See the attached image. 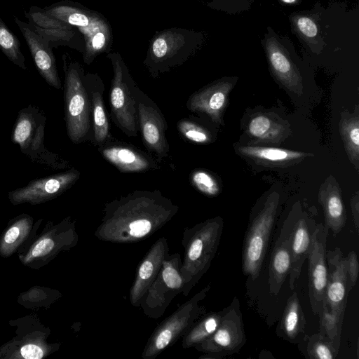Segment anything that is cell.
<instances>
[{
  "label": "cell",
  "instance_id": "obj_1",
  "mask_svg": "<svg viewBox=\"0 0 359 359\" xmlns=\"http://www.w3.org/2000/svg\"><path fill=\"white\" fill-rule=\"evenodd\" d=\"M65 74V120L69 139L78 144L93 140L91 103L86 73L68 53L62 56Z\"/></svg>",
  "mask_w": 359,
  "mask_h": 359
},
{
  "label": "cell",
  "instance_id": "obj_2",
  "mask_svg": "<svg viewBox=\"0 0 359 359\" xmlns=\"http://www.w3.org/2000/svg\"><path fill=\"white\" fill-rule=\"evenodd\" d=\"M43 10L46 14L72 25L82 34L85 43L82 55L87 65L100 54L109 53L113 42L111 27L99 12L70 0H62Z\"/></svg>",
  "mask_w": 359,
  "mask_h": 359
},
{
  "label": "cell",
  "instance_id": "obj_3",
  "mask_svg": "<svg viewBox=\"0 0 359 359\" xmlns=\"http://www.w3.org/2000/svg\"><path fill=\"white\" fill-rule=\"evenodd\" d=\"M46 116L38 107L21 109L15 120L12 141L31 161L53 170L70 168L69 163L45 145Z\"/></svg>",
  "mask_w": 359,
  "mask_h": 359
},
{
  "label": "cell",
  "instance_id": "obj_4",
  "mask_svg": "<svg viewBox=\"0 0 359 359\" xmlns=\"http://www.w3.org/2000/svg\"><path fill=\"white\" fill-rule=\"evenodd\" d=\"M195 34L185 28L156 32L151 38L143 65L155 79L183 65L193 54Z\"/></svg>",
  "mask_w": 359,
  "mask_h": 359
},
{
  "label": "cell",
  "instance_id": "obj_5",
  "mask_svg": "<svg viewBox=\"0 0 359 359\" xmlns=\"http://www.w3.org/2000/svg\"><path fill=\"white\" fill-rule=\"evenodd\" d=\"M107 57L113 69L109 93L111 118L126 135L136 137L139 126L135 89L137 85L119 53H108Z\"/></svg>",
  "mask_w": 359,
  "mask_h": 359
},
{
  "label": "cell",
  "instance_id": "obj_6",
  "mask_svg": "<svg viewBox=\"0 0 359 359\" xmlns=\"http://www.w3.org/2000/svg\"><path fill=\"white\" fill-rule=\"evenodd\" d=\"M15 335L0 346V359H43L56 351L57 343L48 342L49 327L36 314L10 320Z\"/></svg>",
  "mask_w": 359,
  "mask_h": 359
},
{
  "label": "cell",
  "instance_id": "obj_7",
  "mask_svg": "<svg viewBox=\"0 0 359 359\" xmlns=\"http://www.w3.org/2000/svg\"><path fill=\"white\" fill-rule=\"evenodd\" d=\"M279 195L273 192L266 198L262 209L249 224L242 251V270L255 280L259 276L269 240L276 220Z\"/></svg>",
  "mask_w": 359,
  "mask_h": 359
},
{
  "label": "cell",
  "instance_id": "obj_8",
  "mask_svg": "<svg viewBox=\"0 0 359 359\" xmlns=\"http://www.w3.org/2000/svg\"><path fill=\"white\" fill-rule=\"evenodd\" d=\"M72 229L67 219L54 224L51 221L38 234L30 248L18 255L21 264L29 269L39 270L46 266L64 250L73 243Z\"/></svg>",
  "mask_w": 359,
  "mask_h": 359
},
{
  "label": "cell",
  "instance_id": "obj_9",
  "mask_svg": "<svg viewBox=\"0 0 359 359\" xmlns=\"http://www.w3.org/2000/svg\"><path fill=\"white\" fill-rule=\"evenodd\" d=\"M135 95L137 104L139 131L144 146L158 160L168 156L170 147L166 137L168 123L157 104L137 86Z\"/></svg>",
  "mask_w": 359,
  "mask_h": 359
},
{
  "label": "cell",
  "instance_id": "obj_10",
  "mask_svg": "<svg viewBox=\"0 0 359 359\" xmlns=\"http://www.w3.org/2000/svg\"><path fill=\"white\" fill-rule=\"evenodd\" d=\"M246 343L240 302L235 297L224 309L216 331L203 344V348L216 358L237 353Z\"/></svg>",
  "mask_w": 359,
  "mask_h": 359
},
{
  "label": "cell",
  "instance_id": "obj_11",
  "mask_svg": "<svg viewBox=\"0 0 359 359\" xmlns=\"http://www.w3.org/2000/svg\"><path fill=\"white\" fill-rule=\"evenodd\" d=\"M81 172L74 168L30 181L27 185L8 194L10 203L14 205L29 203L39 205L51 201L70 187L80 178Z\"/></svg>",
  "mask_w": 359,
  "mask_h": 359
},
{
  "label": "cell",
  "instance_id": "obj_12",
  "mask_svg": "<svg viewBox=\"0 0 359 359\" xmlns=\"http://www.w3.org/2000/svg\"><path fill=\"white\" fill-rule=\"evenodd\" d=\"M328 228L316 224L307 257L309 262V297L312 312L319 316L323 309L327 280L326 244Z\"/></svg>",
  "mask_w": 359,
  "mask_h": 359
},
{
  "label": "cell",
  "instance_id": "obj_13",
  "mask_svg": "<svg viewBox=\"0 0 359 359\" xmlns=\"http://www.w3.org/2000/svg\"><path fill=\"white\" fill-rule=\"evenodd\" d=\"M28 25L44 39L50 48L68 46L83 53L85 43L83 36L72 25L46 13L43 8L32 6L25 12Z\"/></svg>",
  "mask_w": 359,
  "mask_h": 359
},
{
  "label": "cell",
  "instance_id": "obj_14",
  "mask_svg": "<svg viewBox=\"0 0 359 359\" xmlns=\"http://www.w3.org/2000/svg\"><path fill=\"white\" fill-rule=\"evenodd\" d=\"M327 280L324 303L329 311L344 318L347 303L348 278L346 258L339 248L326 251Z\"/></svg>",
  "mask_w": 359,
  "mask_h": 359
},
{
  "label": "cell",
  "instance_id": "obj_15",
  "mask_svg": "<svg viewBox=\"0 0 359 359\" xmlns=\"http://www.w3.org/2000/svg\"><path fill=\"white\" fill-rule=\"evenodd\" d=\"M287 219L290 228L292 253L289 285L293 290L300 276L302 266L307 259L316 224L309 214L297 207H294Z\"/></svg>",
  "mask_w": 359,
  "mask_h": 359
},
{
  "label": "cell",
  "instance_id": "obj_16",
  "mask_svg": "<svg viewBox=\"0 0 359 359\" xmlns=\"http://www.w3.org/2000/svg\"><path fill=\"white\" fill-rule=\"evenodd\" d=\"M43 219L34 222L32 216L22 213L9 219L0 235V256L8 258L25 252L34 243Z\"/></svg>",
  "mask_w": 359,
  "mask_h": 359
},
{
  "label": "cell",
  "instance_id": "obj_17",
  "mask_svg": "<svg viewBox=\"0 0 359 359\" xmlns=\"http://www.w3.org/2000/svg\"><path fill=\"white\" fill-rule=\"evenodd\" d=\"M97 149L102 156L121 172H144L159 168L151 156L132 145L114 141L113 138Z\"/></svg>",
  "mask_w": 359,
  "mask_h": 359
},
{
  "label": "cell",
  "instance_id": "obj_18",
  "mask_svg": "<svg viewBox=\"0 0 359 359\" xmlns=\"http://www.w3.org/2000/svg\"><path fill=\"white\" fill-rule=\"evenodd\" d=\"M15 22L21 32L36 69L46 83L56 89L62 87L56 60L48 43L32 29L27 22L15 18Z\"/></svg>",
  "mask_w": 359,
  "mask_h": 359
},
{
  "label": "cell",
  "instance_id": "obj_19",
  "mask_svg": "<svg viewBox=\"0 0 359 359\" xmlns=\"http://www.w3.org/2000/svg\"><path fill=\"white\" fill-rule=\"evenodd\" d=\"M233 86L227 81L212 83L192 93L187 102V107L190 111L204 114L212 122L222 124L227 97Z\"/></svg>",
  "mask_w": 359,
  "mask_h": 359
},
{
  "label": "cell",
  "instance_id": "obj_20",
  "mask_svg": "<svg viewBox=\"0 0 359 359\" xmlns=\"http://www.w3.org/2000/svg\"><path fill=\"white\" fill-rule=\"evenodd\" d=\"M86 81L91 103L92 143L100 147L112 139L104 100V84L97 73H86Z\"/></svg>",
  "mask_w": 359,
  "mask_h": 359
},
{
  "label": "cell",
  "instance_id": "obj_21",
  "mask_svg": "<svg viewBox=\"0 0 359 359\" xmlns=\"http://www.w3.org/2000/svg\"><path fill=\"white\" fill-rule=\"evenodd\" d=\"M292 264L291 233L287 218L281 228L280 235L273 247L269 267V292L277 296L290 274Z\"/></svg>",
  "mask_w": 359,
  "mask_h": 359
},
{
  "label": "cell",
  "instance_id": "obj_22",
  "mask_svg": "<svg viewBox=\"0 0 359 359\" xmlns=\"http://www.w3.org/2000/svg\"><path fill=\"white\" fill-rule=\"evenodd\" d=\"M270 67L280 83L292 93H302V77L276 39L270 37L265 43Z\"/></svg>",
  "mask_w": 359,
  "mask_h": 359
},
{
  "label": "cell",
  "instance_id": "obj_23",
  "mask_svg": "<svg viewBox=\"0 0 359 359\" xmlns=\"http://www.w3.org/2000/svg\"><path fill=\"white\" fill-rule=\"evenodd\" d=\"M318 201L323 210L325 225L337 235L344 229L346 216L339 187L333 177L321 186Z\"/></svg>",
  "mask_w": 359,
  "mask_h": 359
},
{
  "label": "cell",
  "instance_id": "obj_24",
  "mask_svg": "<svg viewBox=\"0 0 359 359\" xmlns=\"http://www.w3.org/2000/svg\"><path fill=\"white\" fill-rule=\"evenodd\" d=\"M238 150L243 156L257 163L269 166L289 165L302 161L310 154L282 148L267 147L241 146Z\"/></svg>",
  "mask_w": 359,
  "mask_h": 359
},
{
  "label": "cell",
  "instance_id": "obj_25",
  "mask_svg": "<svg viewBox=\"0 0 359 359\" xmlns=\"http://www.w3.org/2000/svg\"><path fill=\"white\" fill-rule=\"evenodd\" d=\"M306 319L296 292L288 298L280 323L279 335L291 343H299L304 338Z\"/></svg>",
  "mask_w": 359,
  "mask_h": 359
},
{
  "label": "cell",
  "instance_id": "obj_26",
  "mask_svg": "<svg viewBox=\"0 0 359 359\" xmlns=\"http://www.w3.org/2000/svg\"><path fill=\"white\" fill-rule=\"evenodd\" d=\"M248 132L251 137L257 140L279 142L285 137L286 127L269 115L258 114L250 119Z\"/></svg>",
  "mask_w": 359,
  "mask_h": 359
},
{
  "label": "cell",
  "instance_id": "obj_27",
  "mask_svg": "<svg viewBox=\"0 0 359 359\" xmlns=\"http://www.w3.org/2000/svg\"><path fill=\"white\" fill-rule=\"evenodd\" d=\"M59 291L41 285H33L19 294L17 302L24 308L38 311L48 309L60 297Z\"/></svg>",
  "mask_w": 359,
  "mask_h": 359
},
{
  "label": "cell",
  "instance_id": "obj_28",
  "mask_svg": "<svg viewBox=\"0 0 359 359\" xmlns=\"http://www.w3.org/2000/svg\"><path fill=\"white\" fill-rule=\"evenodd\" d=\"M339 131L348 158L356 170L359 169V118L358 115H343Z\"/></svg>",
  "mask_w": 359,
  "mask_h": 359
},
{
  "label": "cell",
  "instance_id": "obj_29",
  "mask_svg": "<svg viewBox=\"0 0 359 359\" xmlns=\"http://www.w3.org/2000/svg\"><path fill=\"white\" fill-rule=\"evenodd\" d=\"M299 344L304 348L300 351L310 359H334L339 352L330 340L319 332L306 335Z\"/></svg>",
  "mask_w": 359,
  "mask_h": 359
},
{
  "label": "cell",
  "instance_id": "obj_30",
  "mask_svg": "<svg viewBox=\"0 0 359 359\" xmlns=\"http://www.w3.org/2000/svg\"><path fill=\"white\" fill-rule=\"evenodd\" d=\"M0 50L14 65L26 69L25 58L20 49L18 38L9 30L0 17Z\"/></svg>",
  "mask_w": 359,
  "mask_h": 359
},
{
  "label": "cell",
  "instance_id": "obj_31",
  "mask_svg": "<svg viewBox=\"0 0 359 359\" xmlns=\"http://www.w3.org/2000/svg\"><path fill=\"white\" fill-rule=\"evenodd\" d=\"M319 317V333L327 337L339 351L344 318L332 313L325 304Z\"/></svg>",
  "mask_w": 359,
  "mask_h": 359
},
{
  "label": "cell",
  "instance_id": "obj_32",
  "mask_svg": "<svg viewBox=\"0 0 359 359\" xmlns=\"http://www.w3.org/2000/svg\"><path fill=\"white\" fill-rule=\"evenodd\" d=\"M177 128L184 138L194 143L208 144L212 140L210 131L193 120L182 118L178 121Z\"/></svg>",
  "mask_w": 359,
  "mask_h": 359
},
{
  "label": "cell",
  "instance_id": "obj_33",
  "mask_svg": "<svg viewBox=\"0 0 359 359\" xmlns=\"http://www.w3.org/2000/svg\"><path fill=\"white\" fill-rule=\"evenodd\" d=\"M191 184L201 193L213 196L219 192L216 179L208 171L202 169L193 170L190 174Z\"/></svg>",
  "mask_w": 359,
  "mask_h": 359
},
{
  "label": "cell",
  "instance_id": "obj_34",
  "mask_svg": "<svg viewBox=\"0 0 359 359\" xmlns=\"http://www.w3.org/2000/svg\"><path fill=\"white\" fill-rule=\"evenodd\" d=\"M222 314L223 310L210 314L194 331L193 340L201 341L209 338L219 325Z\"/></svg>",
  "mask_w": 359,
  "mask_h": 359
},
{
  "label": "cell",
  "instance_id": "obj_35",
  "mask_svg": "<svg viewBox=\"0 0 359 359\" xmlns=\"http://www.w3.org/2000/svg\"><path fill=\"white\" fill-rule=\"evenodd\" d=\"M346 258L347 263V274L348 278V289L351 291L358 280L359 264L357 255L354 250L351 251Z\"/></svg>",
  "mask_w": 359,
  "mask_h": 359
},
{
  "label": "cell",
  "instance_id": "obj_36",
  "mask_svg": "<svg viewBox=\"0 0 359 359\" xmlns=\"http://www.w3.org/2000/svg\"><path fill=\"white\" fill-rule=\"evenodd\" d=\"M299 32L308 38H313L318 33L316 23L308 17H300L296 22Z\"/></svg>",
  "mask_w": 359,
  "mask_h": 359
},
{
  "label": "cell",
  "instance_id": "obj_37",
  "mask_svg": "<svg viewBox=\"0 0 359 359\" xmlns=\"http://www.w3.org/2000/svg\"><path fill=\"white\" fill-rule=\"evenodd\" d=\"M130 234L135 237H141L150 231L151 224L149 220L146 218H140L132 222L129 224Z\"/></svg>",
  "mask_w": 359,
  "mask_h": 359
},
{
  "label": "cell",
  "instance_id": "obj_38",
  "mask_svg": "<svg viewBox=\"0 0 359 359\" xmlns=\"http://www.w3.org/2000/svg\"><path fill=\"white\" fill-rule=\"evenodd\" d=\"M163 278L167 286L170 288L176 289L182 285L180 276L172 266H165L163 271Z\"/></svg>",
  "mask_w": 359,
  "mask_h": 359
},
{
  "label": "cell",
  "instance_id": "obj_39",
  "mask_svg": "<svg viewBox=\"0 0 359 359\" xmlns=\"http://www.w3.org/2000/svg\"><path fill=\"white\" fill-rule=\"evenodd\" d=\"M351 208L353 218V223L357 231L359 229V196L357 191L351 201Z\"/></svg>",
  "mask_w": 359,
  "mask_h": 359
},
{
  "label": "cell",
  "instance_id": "obj_40",
  "mask_svg": "<svg viewBox=\"0 0 359 359\" xmlns=\"http://www.w3.org/2000/svg\"><path fill=\"white\" fill-rule=\"evenodd\" d=\"M172 332L165 330L162 331L157 337L156 340V347L158 349H162L165 348L170 342L171 339Z\"/></svg>",
  "mask_w": 359,
  "mask_h": 359
},
{
  "label": "cell",
  "instance_id": "obj_41",
  "mask_svg": "<svg viewBox=\"0 0 359 359\" xmlns=\"http://www.w3.org/2000/svg\"><path fill=\"white\" fill-rule=\"evenodd\" d=\"M154 266L153 264L146 260L140 266L139 271V276L142 280L148 279L153 273Z\"/></svg>",
  "mask_w": 359,
  "mask_h": 359
},
{
  "label": "cell",
  "instance_id": "obj_42",
  "mask_svg": "<svg viewBox=\"0 0 359 359\" xmlns=\"http://www.w3.org/2000/svg\"><path fill=\"white\" fill-rule=\"evenodd\" d=\"M283 2L285 3H287V4H292V3H294L297 0H282Z\"/></svg>",
  "mask_w": 359,
  "mask_h": 359
}]
</instances>
